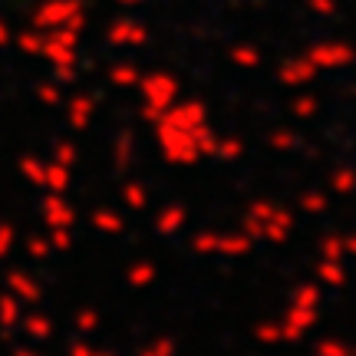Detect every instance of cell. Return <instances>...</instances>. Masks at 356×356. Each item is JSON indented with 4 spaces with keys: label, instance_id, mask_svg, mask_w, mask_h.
<instances>
[{
    "label": "cell",
    "instance_id": "7a4b0ae2",
    "mask_svg": "<svg viewBox=\"0 0 356 356\" xmlns=\"http://www.w3.org/2000/svg\"><path fill=\"white\" fill-rule=\"evenodd\" d=\"M307 3H310L317 13H333L337 10V0H307Z\"/></svg>",
    "mask_w": 356,
    "mask_h": 356
},
{
    "label": "cell",
    "instance_id": "6da1fadb",
    "mask_svg": "<svg viewBox=\"0 0 356 356\" xmlns=\"http://www.w3.org/2000/svg\"><path fill=\"white\" fill-rule=\"evenodd\" d=\"M79 10H83L79 0H50V3H43V10H37V20H47V24L70 20V24H76Z\"/></svg>",
    "mask_w": 356,
    "mask_h": 356
},
{
    "label": "cell",
    "instance_id": "3957f363",
    "mask_svg": "<svg viewBox=\"0 0 356 356\" xmlns=\"http://www.w3.org/2000/svg\"><path fill=\"white\" fill-rule=\"evenodd\" d=\"M119 3H129V7H132V3H142V0H119Z\"/></svg>",
    "mask_w": 356,
    "mask_h": 356
}]
</instances>
